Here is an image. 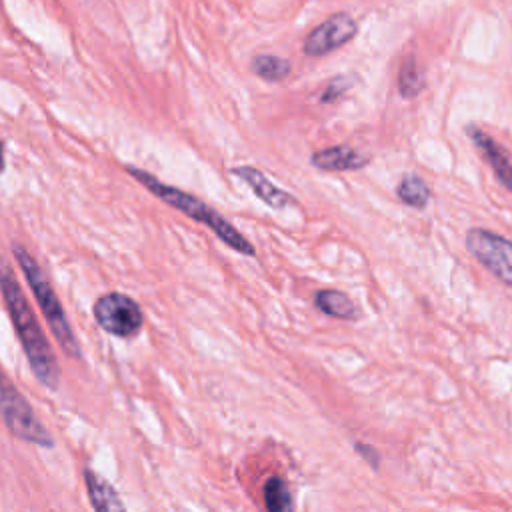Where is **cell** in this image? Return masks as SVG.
<instances>
[{"label":"cell","instance_id":"cell-1","mask_svg":"<svg viewBox=\"0 0 512 512\" xmlns=\"http://www.w3.org/2000/svg\"><path fill=\"white\" fill-rule=\"evenodd\" d=\"M0 292L4 296V304L8 308L10 320L14 324L16 336L20 338L22 350L34 372L36 380L48 390H58L60 386V366L56 362L54 350L42 332L30 302L24 296V290L8 264V260L0 254Z\"/></svg>","mask_w":512,"mask_h":512},{"label":"cell","instance_id":"cell-2","mask_svg":"<svg viewBox=\"0 0 512 512\" xmlns=\"http://www.w3.org/2000/svg\"><path fill=\"white\" fill-rule=\"evenodd\" d=\"M128 172L146 188L150 190L156 198H160L162 202H166L168 206L176 208L178 212L186 214L188 218L204 224L206 228H210L228 248H232L234 252L238 254H244V256H254L256 250L252 246V242L242 236L238 232L236 226H232L220 212H216L212 206H208L204 200L180 190V188H174L170 184H164L160 182L156 176H152L150 172H144L140 168H132L128 166Z\"/></svg>","mask_w":512,"mask_h":512},{"label":"cell","instance_id":"cell-3","mask_svg":"<svg viewBox=\"0 0 512 512\" xmlns=\"http://www.w3.org/2000/svg\"><path fill=\"white\" fill-rule=\"evenodd\" d=\"M12 254H14L16 262L20 264L24 278L28 280V286H30L32 294L36 296V302L42 310V316L48 322L52 334L56 336V342L60 344L62 352L70 358H82V350H80V344L72 330V324L68 322V316L62 308L46 272L40 268V264L34 260V256L22 244L14 242Z\"/></svg>","mask_w":512,"mask_h":512},{"label":"cell","instance_id":"cell-4","mask_svg":"<svg viewBox=\"0 0 512 512\" xmlns=\"http://www.w3.org/2000/svg\"><path fill=\"white\" fill-rule=\"evenodd\" d=\"M0 416L6 428L18 440H24L42 448L54 446L52 434L44 428V424L34 414L28 400L20 394V390L14 386V382L6 376L2 368H0Z\"/></svg>","mask_w":512,"mask_h":512},{"label":"cell","instance_id":"cell-5","mask_svg":"<svg viewBox=\"0 0 512 512\" xmlns=\"http://www.w3.org/2000/svg\"><path fill=\"white\" fill-rule=\"evenodd\" d=\"M92 314L104 332L118 338L136 336L144 324L140 304L122 292H108L98 296L92 306Z\"/></svg>","mask_w":512,"mask_h":512},{"label":"cell","instance_id":"cell-6","mask_svg":"<svg viewBox=\"0 0 512 512\" xmlns=\"http://www.w3.org/2000/svg\"><path fill=\"white\" fill-rule=\"evenodd\" d=\"M464 242L468 252L492 276L512 288V240L486 228H470Z\"/></svg>","mask_w":512,"mask_h":512},{"label":"cell","instance_id":"cell-7","mask_svg":"<svg viewBox=\"0 0 512 512\" xmlns=\"http://www.w3.org/2000/svg\"><path fill=\"white\" fill-rule=\"evenodd\" d=\"M356 32V20L346 12H338L320 22L316 28H312V32L304 38L302 50L308 56H324L348 44L356 36Z\"/></svg>","mask_w":512,"mask_h":512},{"label":"cell","instance_id":"cell-8","mask_svg":"<svg viewBox=\"0 0 512 512\" xmlns=\"http://www.w3.org/2000/svg\"><path fill=\"white\" fill-rule=\"evenodd\" d=\"M466 134L472 140V144L476 146V150L486 158L496 180L508 192H512V160H510L508 152L490 134H486L482 128H478L474 124L466 126Z\"/></svg>","mask_w":512,"mask_h":512},{"label":"cell","instance_id":"cell-9","mask_svg":"<svg viewBox=\"0 0 512 512\" xmlns=\"http://www.w3.org/2000/svg\"><path fill=\"white\" fill-rule=\"evenodd\" d=\"M230 172H232L234 176H238L242 182H246V184L252 188V192H254L264 204H268V206L274 208V210H282V208H286V206L296 204V200H294L292 194H288L286 190H282V188H278L276 184H272V182L268 180V176H264L260 170H256V168H252V166H236V168H232Z\"/></svg>","mask_w":512,"mask_h":512},{"label":"cell","instance_id":"cell-10","mask_svg":"<svg viewBox=\"0 0 512 512\" xmlns=\"http://www.w3.org/2000/svg\"><path fill=\"white\" fill-rule=\"evenodd\" d=\"M310 162H312V166H316L318 170H324V172H350V170L364 168L370 160H368V156L360 154L358 150H354L348 144H336V146L316 150L310 156Z\"/></svg>","mask_w":512,"mask_h":512},{"label":"cell","instance_id":"cell-11","mask_svg":"<svg viewBox=\"0 0 512 512\" xmlns=\"http://www.w3.org/2000/svg\"><path fill=\"white\" fill-rule=\"evenodd\" d=\"M82 476L94 512H126L118 492L106 478L96 474L92 468H84Z\"/></svg>","mask_w":512,"mask_h":512},{"label":"cell","instance_id":"cell-12","mask_svg":"<svg viewBox=\"0 0 512 512\" xmlns=\"http://www.w3.org/2000/svg\"><path fill=\"white\" fill-rule=\"evenodd\" d=\"M314 306L330 318H338V320L356 318V304L340 290H332V288L318 290L314 294Z\"/></svg>","mask_w":512,"mask_h":512},{"label":"cell","instance_id":"cell-13","mask_svg":"<svg viewBox=\"0 0 512 512\" xmlns=\"http://www.w3.org/2000/svg\"><path fill=\"white\" fill-rule=\"evenodd\" d=\"M396 196L402 204L422 210L428 206L432 192L418 174H404L396 186Z\"/></svg>","mask_w":512,"mask_h":512},{"label":"cell","instance_id":"cell-14","mask_svg":"<svg viewBox=\"0 0 512 512\" xmlns=\"http://www.w3.org/2000/svg\"><path fill=\"white\" fill-rule=\"evenodd\" d=\"M422 88H424V70L416 60V56L408 54L404 56L398 68V92L402 98L410 100L418 96Z\"/></svg>","mask_w":512,"mask_h":512},{"label":"cell","instance_id":"cell-15","mask_svg":"<svg viewBox=\"0 0 512 512\" xmlns=\"http://www.w3.org/2000/svg\"><path fill=\"white\" fill-rule=\"evenodd\" d=\"M262 496H264L266 512H294L292 494H290V488H288L284 478L270 476L264 482Z\"/></svg>","mask_w":512,"mask_h":512},{"label":"cell","instance_id":"cell-16","mask_svg":"<svg viewBox=\"0 0 512 512\" xmlns=\"http://www.w3.org/2000/svg\"><path fill=\"white\" fill-rule=\"evenodd\" d=\"M250 66H252V72L256 76H260L268 82H280L292 70V66L286 58H280V56H274V54H258V56H254Z\"/></svg>","mask_w":512,"mask_h":512},{"label":"cell","instance_id":"cell-17","mask_svg":"<svg viewBox=\"0 0 512 512\" xmlns=\"http://www.w3.org/2000/svg\"><path fill=\"white\" fill-rule=\"evenodd\" d=\"M352 84H354V82H352L350 76H336V78H332V80L328 82V86L324 88L320 100H322V102H332V100H336L338 96H342L346 90H350Z\"/></svg>","mask_w":512,"mask_h":512},{"label":"cell","instance_id":"cell-18","mask_svg":"<svg viewBox=\"0 0 512 512\" xmlns=\"http://www.w3.org/2000/svg\"><path fill=\"white\" fill-rule=\"evenodd\" d=\"M354 450L362 456L364 462H368L374 470L380 468V454L376 452V448H372L370 444H364V442H356L354 444Z\"/></svg>","mask_w":512,"mask_h":512},{"label":"cell","instance_id":"cell-19","mask_svg":"<svg viewBox=\"0 0 512 512\" xmlns=\"http://www.w3.org/2000/svg\"><path fill=\"white\" fill-rule=\"evenodd\" d=\"M4 170V146H2V142H0V172Z\"/></svg>","mask_w":512,"mask_h":512}]
</instances>
